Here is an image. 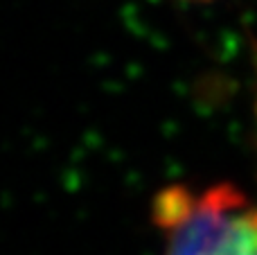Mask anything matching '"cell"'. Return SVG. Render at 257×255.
Segmentation results:
<instances>
[{"mask_svg": "<svg viewBox=\"0 0 257 255\" xmlns=\"http://www.w3.org/2000/svg\"><path fill=\"white\" fill-rule=\"evenodd\" d=\"M165 255H255L257 203L230 183L194 192L167 188L156 197Z\"/></svg>", "mask_w": 257, "mask_h": 255, "instance_id": "1", "label": "cell"}, {"mask_svg": "<svg viewBox=\"0 0 257 255\" xmlns=\"http://www.w3.org/2000/svg\"><path fill=\"white\" fill-rule=\"evenodd\" d=\"M255 68H257V54H255ZM255 113H257V93H255ZM255 255H257V251H255Z\"/></svg>", "mask_w": 257, "mask_h": 255, "instance_id": "2", "label": "cell"}]
</instances>
